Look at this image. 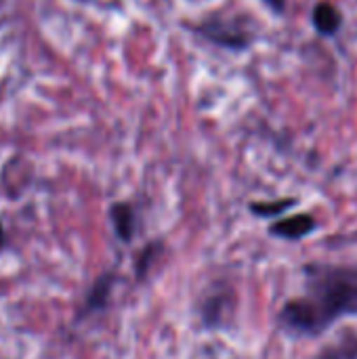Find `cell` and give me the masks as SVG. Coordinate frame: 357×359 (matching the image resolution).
<instances>
[{
	"label": "cell",
	"instance_id": "cell-1",
	"mask_svg": "<svg viewBox=\"0 0 357 359\" xmlns=\"http://www.w3.org/2000/svg\"><path fill=\"white\" fill-rule=\"evenodd\" d=\"M351 318H357V263L314 261L303 265V292L282 305L278 326L303 341L320 339Z\"/></svg>",
	"mask_w": 357,
	"mask_h": 359
},
{
	"label": "cell",
	"instance_id": "cell-2",
	"mask_svg": "<svg viewBox=\"0 0 357 359\" xmlns=\"http://www.w3.org/2000/svg\"><path fill=\"white\" fill-rule=\"evenodd\" d=\"M198 36H202L204 40L217 44V46H227V48H242L248 44V36H244V29L236 23V21H227V19H208L202 21L198 27H194Z\"/></svg>",
	"mask_w": 357,
	"mask_h": 359
},
{
	"label": "cell",
	"instance_id": "cell-3",
	"mask_svg": "<svg viewBox=\"0 0 357 359\" xmlns=\"http://www.w3.org/2000/svg\"><path fill=\"white\" fill-rule=\"evenodd\" d=\"M318 229V221L309 212H299L290 215L284 219H278L269 225V233L274 238L286 240V242H301L309 238Z\"/></svg>",
	"mask_w": 357,
	"mask_h": 359
},
{
	"label": "cell",
	"instance_id": "cell-4",
	"mask_svg": "<svg viewBox=\"0 0 357 359\" xmlns=\"http://www.w3.org/2000/svg\"><path fill=\"white\" fill-rule=\"evenodd\" d=\"M311 359H357V330L343 328L330 343L322 345Z\"/></svg>",
	"mask_w": 357,
	"mask_h": 359
},
{
	"label": "cell",
	"instance_id": "cell-5",
	"mask_svg": "<svg viewBox=\"0 0 357 359\" xmlns=\"http://www.w3.org/2000/svg\"><path fill=\"white\" fill-rule=\"evenodd\" d=\"M114 284H116L114 273H103V276L90 286V290L86 292V299H84V305H82L80 316H90V313L103 311V309L107 307L109 299H112Z\"/></svg>",
	"mask_w": 357,
	"mask_h": 359
},
{
	"label": "cell",
	"instance_id": "cell-6",
	"mask_svg": "<svg viewBox=\"0 0 357 359\" xmlns=\"http://www.w3.org/2000/svg\"><path fill=\"white\" fill-rule=\"evenodd\" d=\"M109 219H112V225H114V231L116 236L128 244L135 236V223H137V217H135V210L130 204L126 202H116L112 204L109 208Z\"/></svg>",
	"mask_w": 357,
	"mask_h": 359
},
{
	"label": "cell",
	"instance_id": "cell-7",
	"mask_svg": "<svg viewBox=\"0 0 357 359\" xmlns=\"http://www.w3.org/2000/svg\"><path fill=\"white\" fill-rule=\"evenodd\" d=\"M314 21H316V25H318V29H320L322 34H332V32H337V27L341 25V13H339L332 4L322 2V4H318V8L314 11Z\"/></svg>",
	"mask_w": 357,
	"mask_h": 359
},
{
	"label": "cell",
	"instance_id": "cell-8",
	"mask_svg": "<svg viewBox=\"0 0 357 359\" xmlns=\"http://www.w3.org/2000/svg\"><path fill=\"white\" fill-rule=\"evenodd\" d=\"M295 204H297V200H292V198L276 200V202H255V204H250V212L257 215V217H263V219H271V217H278V215L286 212Z\"/></svg>",
	"mask_w": 357,
	"mask_h": 359
},
{
	"label": "cell",
	"instance_id": "cell-9",
	"mask_svg": "<svg viewBox=\"0 0 357 359\" xmlns=\"http://www.w3.org/2000/svg\"><path fill=\"white\" fill-rule=\"evenodd\" d=\"M158 252H160V244H149V246H145V248L141 250V255H139V259H137V263H135V273H137V278H145V276H147V271H149L151 263L156 261Z\"/></svg>",
	"mask_w": 357,
	"mask_h": 359
},
{
	"label": "cell",
	"instance_id": "cell-10",
	"mask_svg": "<svg viewBox=\"0 0 357 359\" xmlns=\"http://www.w3.org/2000/svg\"><path fill=\"white\" fill-rule=\"evenodd\" d=\"M267 6H271L274 11H284V4H286V0H263Z\"/></svg>",
	"mask_w": 357,
	"mask_h": 359
},
{
	"label": "cell",
	"instance_id": "cell-11",
	"mask_svg": "<svg viewBox=\"0 0 357 359\" xmlns=\"http://www.w3.org/2000/svg\"><path fill=\"white\" fill-rule=\"evenodd\" d=\"M4 246H6V233H4V227H2V221H0V252H2Z\"/></svg>",
	"mask_w": 357,
	"mask_h": 359
},
{
	"label": "cell",
	"instance_id": "cell-12",
	"mask_svg": "<svg viewBox=\"0 0 357 359\" xmlns=\"http://www.w3.org/2000/svg\"><path fill=\"white\" fill-rule=\"evenodd\" d=\"M78 2H88V0H78Z\"/></svg>",
	"mask_w": 357,
	"mask_h": 359
}]
</instances>
